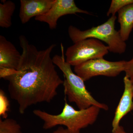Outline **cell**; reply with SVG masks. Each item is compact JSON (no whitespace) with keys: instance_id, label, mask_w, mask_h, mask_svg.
<instances>
[{"instance_id":"cell-1","label":"cell","mask_w":133,"mask_h":133,"mask_svg":"<svg viewBox=\"0 0 133 133\" xmlns=\"http://www.w3.org/2000/svg\"><path fill=\"white\" fill-rule=\"evenodd\" d=\"M19 41L22 52L19 66L15 74L5 79L9 81L10 97L17 102L19 112L23 114L33 105L51 102L64 81L51 57L56 44L38 50L24 35L19 36Z\"/></svg>"},{"instance_id":"cell-2","label":"cell","mask_w":133,"mask_h":133,"mask_svg":"<svg viewBox=\"0 0 133 133\" xmlns=\"http://www.w3.org/2000/svg\"><path fill=\"white\" fill-rule=\"evenodd\" d=\"M100 110L99 108L95 106L76 110L65 101L62 112L59 114H50L40 109H35L33 113L44 122L43 128L45 130L61 125L65 126L72 132H78L94 124Z\"/></svg>"},{"instance_id":"cell-3","label":"cell","mask_w":133,"mask_h":133,"mask_svg":"<svg viewBox=\"0 0 133 133\" xmlns=\"http://www.w3.org/2000/svg\"><path fill=\"white\" fill-rule=\"evenodd\" d=\"M61 48L62 55H55L52 58V61L64 74V92L69 102L75 103L79 109L95 106L108 111L109 109L108 106L96 100L87 89L85 81L72 71L71 65L66 62L65 58L64 49L62 43Z\"/></svg>"},{"instance_id":"cell-4","label":"cell","mask_w":133,"mask_h":133,"mask_svg":"<svg viewBox=\"0 0 133 133\" xmlns=\"http://www.w3.org/2000/svg\"><path fill=\"white\" fill-rule=\"evenodd\" d=\"M116 18V15L111 16L103 24L85 30L70 25L68 28L69 37L74 43L87 38H95L106 43L109 52L123 54L125 51L127 44L121 38L119 31L115 29Z\"/></svg>"},{"instance_id":"cell-5","label":"cell","mask_w":133,"mask_h":133,"mask_svg":"<svg viewBox=\"0 0 133 133\" xmlns=\"http://www.w3.org/2000/svg\"><path fill=\"white\" fill-rule=\"evenodd\" d=\"M109 48L101 41L90 38L74 43L67 48L66 61L74 66L89 60L103 58L109 53Z\"/></svg>"},{"instance_id":"cell-6","label":"cell","mask_w":133,"mask_h":133,"mask_svg":"<svg viewBox=\"0 0 133 133\" xmlns=\"http://www.w3.org/2000/svg\"><path fill=\"white\" fill-rule=\"evenodd\" d=\"M126 62H111L102 58L89 60L75 66L74 71L84 81L96 76L115 77L124 71Z\"/></svg>"},{"instance_id":"cell-7","label":"cell","mask_w":133,"mask_h":133,"mask_svg":"<svg viewBox=\"0 0 133 133\" xmlns=\"http://www.w3.org/2000/svg\"><path fill=\"white\" fill-rule=\"evenodd\" d=\"M77 13L90 15V12L80 9L76 6L74 0H55L48 12L45 14L36 17L35 20L46 23L50 29L56 28L57 21L61 17Z\"/></svg>"},{"instance_id":"cell-8","label":"cell","mask_w":133,"mask_h":133,"mask_svg":"<svg viewBox=\"0 0 133 133\" xmlns=\"http://www.w3.org/2000/svg\"><path fill=\"white\" fill-rule=\"evenodd\" d=\"M55 0H21L19 16L22 24L32 17L40 16L48 12Z\"/></svg>"},{"instance_id":"cell-9","label":"cell","mask_w":133,"mask_h":133,"mask_svg":"<svg viewBox=\"0 0 133 133\" xmlns=\"http://www.w3.org/2000/svg\"><path fill=\"white\" fill-rule=\"evenodd\" d=\"M124 91L115 111L112 122V130L119 127L122 119L133 110V84L128 77L126 76L124 78Z\"/></svg>"},{"instance_id":"cell-10","label":"cell","mask_w":133,"mask_h":133,"mask_svg":"<svg viewBox=\"0 0 133 133\" xmlns=\"http://www.w3.org/2000/svg\"><path fill=\"white\" fill-rule=\"evenodd\" d=\"M22 55L11 42L0 36V68L17 70Z\"/></svg>"},{"instance_id":"cell-11","label":"cell","mask_w":133,"mask_h":133,"mask_svg":"<svg viewBox=\"0 0 133 133\" xmlns=\"http://www.w3.org/2000/svg\"><path fill=\"white\" fill-rule=\"evenodd\" d=\"M118 13V22L120 26L119 32L122 40L126 42L133 29V3L122 8Z\"/></svg>"},{"instance_id":"cell-12","label":"cell","mask_w":133,"mask_h":133,"mask_svg":"<svg viewBox=\"0 0 133 133\" xmlns=\"http://www.w3.org/2000/svg\"><path fill=\"white\" fill-rule=\"evenodd\" d=\"M0 3V26L9 28L12 25V18L15 10V4L10 1H2Z\"/></svg>"},{"instance_id":"cell-13","label":"cell","mask_w":133,"mask_h":133,"mask_svg":"<svg viewBox=\"0 0 133 133\" xmlns=\"http://www.w3.org/2000/svg\"><path fill=\"white\" fill-rule=\"evenodd\" d=\"M0 133H22L21 127L13 119H1Z\"/></svg>"},{"instance_id":"cell-14","label":"cell","mask_w":133,"mask_h":133,"mask_svg":"<svg viewBox=\"0 0 133 133\" xmlns=\"http://www.w3.org/2000/svg\"><path fill=\"white\" fill-rule=\"evenodd\" d=\"M133 3V0H112L107 14V16L115 15L119 10L129 4Z\"/></svg>"},{"instance_id":"cell-15","label":"cell","mask_w":133,"mask_h":133,"mask_svg":"<svg viewBox=\"0 0 133 133\" xmlns=\"http://www.w3.org/2000/svg\"><path fill=\"white\" fill-rule=\"evenodd\" d=\"M9 101L4 91L0 90V115L3 118L6 119L8 112L9 111Z\"/></svg>"},{"instance_id":"cell-16","label":"cell","mask_w":133,"mask_h":133,"mask_svg":"<svg viewBox=\"0 0 133 133\" xmlns=\"http://www.w3.org/2000/svg\"><path fill=\"white\" fill-rule=\"evenodd\" d=\"M124 72L133 84V56L130 60L126 61Z\"/></svg>"},{"instance_id":"cell-17","label":"cell","mask_w":133,"mask_h":133,"mask_svg":"<svg viewBox=\"0 0 133 133\" xmlns=\"http://www.w3.org/2000/svg\"><path fill=\"white\" fill-rule=\"evenodd\" d=\"M16 70L8 68H0V78H5L15 74Z\"/></svg>"},{"instance_id":"cell-18","label":"cell","mask_w":133,"mask_h":133,"mask_svg":"<svg viewBox=\"0 0 133 133\" xmlns=\"http://www.w3.org/2000/svg\"><path fill=\"white\" fill-rule=\"evenodd\" d=\"M51 133H81L80 131L72 132L66 128H64L62 126L58 127L57 129Z\"/></svg>"},{"instance_id":"cell-19","label":"cell","mask_w":133,"mask_h":133,"mask_svg":"<svg viewBox=\"0 0 133 133\" xmlns=\"http://www.w3.org/2000/svg\"><path fill=\"white\" fill-rule=\"evenodd\" d=\"M111 133H129L126 132L122 126L119 125L115 129L112 130Z\"/></svg>"},{"instance_id":"cell-20","label":"cell","mask_w":133,"mask_h":133,"mask_svg":"<svg viewBox=\"0 0 133 133\" xmlns=\"http://www.w3.org/2000/svg\"><path fill=\"white\" fill-rule=\"evenodd\" d=\"M132 92H133V84L132 85Z\"/></svg>"}]
</instances>
